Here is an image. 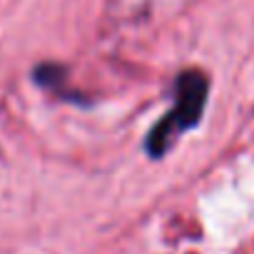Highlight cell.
<instances>
[{
  "mask_svg": "<svg viewBox=\"0 0 254 254\" xmlns=\"http://www.w3.org/2000/svg\"><path fill=\"white\" fill-rule=\"evenodd\" d=\"M207 95H209V80L202 70H185L177 77L172 110L147 135V152L152 157L165 155L185 130H190V127L199 122L202 110L207 105Z\"/></svg>",
  "mask_w": 254,
  "mask_h": 254,
  "instance_id": "obj_1",
  "label": "cell"
}]
</instances>
